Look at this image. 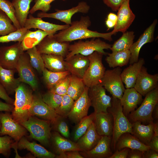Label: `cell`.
<instances>
[{"mask_svg": "<svg viewBox=\"0 0 158 158\" xmlns=\"http://www.w3.org/2000/svg\"><path fill=\"white\" fill-rule=\"evenodd\" d=\"M91 22L88 16H81L79 20L72 22L69 27L60 30L54 36L59 42H70L77 40L89 38H103L109 41L112 40V31L107 33H100L90 30L88 28Z\"/></svg>", "mask_w": 158, "mask_h": 158, "instance_id": "6da1fadb", "label": "cell"}, {"mask_svg": "<svg viewBox=\"0 0 158 158\" xmlns=\"http://www.w3.org/2000/svg\"><path fill=\"white\" fill-rule=\"evenodd\" d=\"M107 111L112 116L113 121V132L110 147L115 150L118 139L123 134L129 133L132 134V124L124 114L120 99L112 96L111 106Z\"/></svg>", "mask_w": 158, "mask_h": 158, "instance_id": "7a4b0ae2", "label": "cell"}, {"mask_svg": "<svg viewBox=\"0 0 158 158\" xmlns=\"http://www.w3.org/2000/svg\"><path fill=\"white\" fill-rule=\"evenodd\" d=\"M32 90L25 83H21L15 90V99L11 116L19 123L30 116L29 110L33 98Z\"/></svg>", "mask_w": 158, "mask_h": 158, "instance_id": "3957f363", "label": "cell"}, {"mask_svg": "<svg viewBox=\"0 0 158 158\" xmlns=\"http://www.w3.org/2000/svg\"><path fill=\"white\" fill-rule=\"evenodd\" d=\"M145 97L140 105L127 116L132 123L136 121L148 124L153 122L152 113L155 105L158 103V87Z\"/></svg>", "mask_w": 158, "mask_h": 158, "instance_id": "277c9868", "label": "cell"}, {"mask_svg": "<svg viewBox=\"0 0 158 158\" xmlns=\"http://www.w3.org/2000/svg\"><path fill=\"white\" fill-rule=\"evenodd\" d=\"M20 123L29 131L31 138L44 145H49L51 136L50 121L30 116Z\"/></svg>", "mask_w": 158, "mask_h": 158, "instance_id": "5b68a950", "label": "cell"}, {"mask_svg": "<svg viewBox=\"0 0 158 158\" xmlns=\"http://www.w3.org/2000/svg\"><path fill=\"white\" fill-rule=\"evenodd\" d=\"M103 55L95 51L87 56L90 64L82 78L86 87L90 88L99 84L103 77L106 71L102 62Z\"/></svg>", "mask_w": 158, "mask_h": 158, "instance_id": "8992f818", "label": "cell"}, {"mask_svg": "<svg viewBox=\"0 0 158 158\" xmlns=\"http://www.w3.org/2000/svg\"><path fill=\"white\" fill-rule=\"evenodd\" d=\"M111 46L99 38L85 41L80 40L70 44L68 52L65 59L68 58L77 54L88 56L95 51L102 52L105 55L107 54L104 50L110 49Z\"/></svg>", "mask_w": 158, "mask_h": 158, "instance_id": "52a82bcc", "label": "cell"}, {"mask_svg": "<svg viewBox=\"0 0 158 158\" xmlns=\"http://www.w3.org/2000/svg\"><path fill=\"white\" fill-rule=\"evenodd\" d=\"M122 69L119 67L106 70L99 84L111 95L120 99L126 89L121 77Z\"/></svg>", "mask_w": 158, "mask_h": 158, "instance_id": "ba28073f", "label": "cell"}, {"mask_svg": "<svg viewBox=\"0 0 158 158\" xmlns=\"http://www.w3.org/2000/svg\"><path fill=\"white\" fill-rule=\"evenodd\" d=\"M30 63L29 55L24 52L20 56L16 69L18 73V78L20 83L28 84L34 91L38 88V82Z\"/></svg>", "mask_w": 158, "mask_h": 158, "instance_id": "9c48e42d", "label": "cell"}, {"mask_svg": "<svg viewBox=\"0 0 158 158\" xmlns=\"http://www.w3.org/2000/svg\"><path fill=\"white\" fill-rule=\"evenodd\" d=\"M69 42H59L54 36L49 35L45 37L36 47L41 54H53L65 57L68 52Z\"/></svg>", "mask_w": 158, "mask_h": 158, "instance_id": "30bf717a", "label": "cell"}, {"mask_svg": "<svg viewBox=\"0 0 158 158\" xmlns=\"http://www.w3.org/2000/svg\"><path fill=\"white\" fill-rule=\"evenodd\" d=\"M0 136L8 135L17 142L26 133L25 128L8 113H0Z\"/></svg>", "mask_w": 158, "mask_h": 158, "instance_id": "8fae6325", "label": "cell"}, {"mask_svg": "<svg viewBox=\"0 0 158 158\" xmlns=\"http://www.w3.org/2000/svg\"><path fill=\"white\" fill-rule=\"evenodd\" d=\"M106 90L100 84L89 88L88 94L95 113H108L111 106V97L107 95Z\"/></svg>", "mask_w": 158, "mask_h": 158, "instance_id": "7c38bea8", "label": "cell"}, {"mask_svg": "<svg viewBox=\"0 0 158 158\" xmlns=\"http://www.w3.org/2000/svg\"><path fill=\"white\" fill-rule=\"evenodd\" d=\"M24 52L21 42L0 47V66L6 69H16L18 62Z\"/></svg>", "mask_w": 158, "mask_h": 158, "instance_id": "4fadbf2b", "label": "cell"}, {"mask_svg": "<svg viewBox=\"0 0 158 158\" xmlns=\"http://www.w3.org/2000/svg\"><path fill=\"white\" fill-rule=\"evenodd\" d=\"M90 8V6L86 2L82 1L79 2L77 6L70 9L66 10L56 9V12L51 13L41 12L38 13L37 16L41 18L55 19L70 25L72 22L71 18L74 14L77 13H87Z\"/></svg>", "mask_w": 158, "mask_h": 158, "instance_id": "5bb4252c", "label": "cell"}, {"mask_svg": "<svg viewBox=\"0 0 158 158\" xmlns=\"http://www.w3.org/2000/svg\"><path fill=\"white\" fill-rule=\"evenodd\" d=\"M158 87V74H149L147 68L142 67L138 76L134 88L142 96H145Z\"/></svg>", "mask_w": 158, "mask_h": 158, "instance_id": "9a60e30c", "label": "cell"}, {"mask_svg": "<svg viewBox=\"0 0 158 158\" xmlns=\"http://www.w3.org/2000/svg\"><path fill=\"white\" fill-rule=\"evenodd\" d=\"M89 88L86 87L80 96L75 101L71 110L67 117L72 122L77 124L87 116L91 103L88 94Z\"/></svg>", "mask_w": 158, "mask_h": 158, "instance_id": "2e32d148", "label": "cell"}, {"mask_svg": "<svg viewBox=\"0 0 158 158\" xmlns=\"http://www.w3.org/2000/svg\"><path fill=\"white\" fill-rule=\"evenodd\" d=\"M157 23V20L155 19L141 35L138 40L133 43L129 49L130 52V57L129 62L130 64L138 61L140 51L144 45L154 41L155 29Z\"/></svg>", "mask_w": 158, "mask_h": 158, "instance_id": "e0dca14e", "label": "cell"}, {"mask_svg": "<svg viewBox=\"0 0 158 158\" xmlns=\"http://www.w3.org/2000/svg\"><path fill=\"white\" fill-rule=\"evenodd\" d=\"M130 0H126L118 10L116 24L112 31L114 34L119 32H126L135 18L130 7Z\"/></svg>", "mask_w": 158, "mask_h": 158, "instance_id": "ac0fdd59", "label": "cell"}, {"mask_svg": "<svg viewBox=\"0 0 158 158\" xmlns=\"http://www.w3.org/2000/svg\"><path fill=\"white\" fill-rule=\"evenodd\" d=\"M29 113L30 116H38L51 122L54 120L57 115L55 110L43 101L42 96L39 94L33 95Z\"/></svg>", "mask_w": 158, "mask_h": 158, "instance_id": "d6986e66", "label": "cell"}, {"mask_svg": "<svg viewBox=\"0 0 158 158\" xmlns=\"http://www.w3.org/2000/svg\"><path fill=\"white\" fill-rule=\"evenodd\" d=\"M64 59L66 70L71 74L83 78L90 64L88 56L77 54Z\"/></svg>", "mask_w": 158, "mask_h": 158, "instance_id": "ffe728a7", "label": "cell"}, {"mask_svg": "<svg viewBox=\"0 0 158 158\" xmlns=\"http://www.w3.org/2000/svg\"><path fill=\"white\" fill-rule=\"evenodd\" d=\"M111 137L101 136L97 145L92 149L86 151H79L85 158H108L113 153L110 147Z\"/></svg>", "mask_w": 158, "mask_h": 158, "instance_id": "44dd1931", "label": "cell"}, {"mask_svg": "<svg viewBox=\"0 0 158 158\" xmlns=\"http://www.w3.org/2000/svg\"><path fill=\"white\" fill-rule=\"evenodd\" d=\"M142 97L134 87L125 89L120 100L123 112L126 117L141 104Z\"/></svg>", "mask_w": 158, "mask_h": 158, "instance_id": "7402d4cb", "label": "cell"}, {"mask_svg": "<svg viewBox=\"0 0 158 158\" xmlns=\"http://www.w3.org/2000/svg\"><path fill=\"white\" fill-rule=\"evenodd\" d=\"M69 26L67 24L60 25L46 22L41 18L35 17L30 14L26 20L23 27L27 30L37 28L54 35L56 31L66 29Z\"/></svg>", "mask_w": 158, "mask_h": 158, "instance_id": "603a6c76", "label": "cell"}, {"mask_svg": "<svg viewBox=\"0 0 158 158\" xmlns=\"http://www.w3.org/2000/svg\"><path fill=\"white\" fill-rule=\"evenodd\" d=\"M97 133L100 136L112 137L113 128V118L108 113H95L93 121Z\"/></svg>", "mask_w": 158, "mask_h": 158, "instance_id": "cb8c5ba5", "label": "cell"}, {"mask_svg": "<svg viewBox=\"0 0 158 158\" xmlns=\"http://www.w3.org/2000/svg\"><path fill=\"white\" fill-rule=\"evenodd\" d=\"M145 63L143 58L138 61L130 64L122 71L121 77L126 89L134 87L140 70Z\"/></svg>", "mask_w": 158, "mask_h": 158, "instance_id": "d4e9b609", "label": "cell"}, {"mask_svg": "<svg viewBox=\"0 0 158 158\" xmlns=\"http://www.w3.org/2000/svg\"><path fill=\"white\" fill-rule=\"evenodd\" d=\"M101 137L97 133L93 122L76 143L81 151H87L92 149L97 145Z\"/></svg>", "mask_w": 158, "mask_h": 158, "instance_id": "484cf974", "label": "cell"}, {"mask_svg": "<svg viewBox=\"0 0 158 158\" xmlns=\"http://www.w3.org/2000/svg\"><path fill=\"white\" fill-rule=\"evenodd\" d=\"M125 148L137 149L143 152L150 149L148 145L141 142L131 133H124L118 139L116 145L115 150H121Z\"/></svg>", "mask_w": 158, "mask_h": 158, "instance_id": "4316f807", "label": "cell"}, {"mask_svg": "<svg viewBox=\"0 0 158 158\" xmlns=\"http://www.w3.org/2000/svg\"><path fill=\"white\" fill-rule=\"evenodd\" d=\"M50 140H51L54 150L57 155L66 151H80L76 142L62 136L57 132L51 133Z\"/></svg>", "mask_w": 158, "mask_h": 158, "instance_id": "83f0119b", "label": "cell"}, {"mask_svg": "<svg viewBox=\"0 0 158 158\" xmlns=\"http://www.w3.org/2000/svg\"><path fill=\"white\" fill-rule=\"evenodd\" d=\"M132 135L145 145L149 144L154 134L155 123H150L147 125L141 123L140 121L132 123Z\"/></svg>", "mask_w": 158, "mask_h": 158, "instance_id": "f1b7e54d", "label": "cell"}, {"mask_svg": "<svg viewBox=\"0 0 158 158\" xmlns=\"http://www.w3.org/2000/svg\"><path fill=\"white\" fill-rule=\"evenodd\" d=\"M16 71V69H6L0 66V84L8 95L15 92L21 83L18 78L14 77V74Z\"/></svg>", "mask_w": 158, "mask_h": 158, "instance_id": "f546056e", "label": "cell"}, {"mask_svg": "<svg viewBox=\"0 0 158 158\" xmlns=\"http://www.w3.org/2000/svg\"><path fill=\"white\" fill-rule=\"evenodd\" d=\"M18 142L17 146L19 150L26 149L38 158L55 157L56 155L54 154L35 142L29 141L25 137H22Z\"/></svg>", "mask_w": 158, "mask_h": 158, "instance_id": "4dcf8cb0", "label": "cell"}, {"mask_svg": "<svg viewBox=\"0 0 158 158\" xmlns=\"http://www.w3.org/2000/svg\"><path fill=\"white\" fill-rule=\"evenodd\" d=\"M54 34L39 29L35 31L28 30L21 42L24 51L36 47L45 37Z\"/></svg>", "mask_w": 158, "mask_h": 158, "instance_id": "1f68e13d", "label": "cell"}, {"mask_svg": "<svg viewBox=\"0 0 158 158\" xmlns=\"http://www.w3.org/2000/svg\"><path fill=\"white\" fill-rule=\"evenodd\" d=\"M45 68L51 71L63 72L67 71L65 60L62 56L53 54H41Z\"/></svg>", "mask_w": 158, "mask_h": 158, "instance_id": "d6a6232c", "label": "cell"}, {"mask_svg": "<svg viewBox=\"0 0 158 158\" xmlns=\"http://www.w3.org/2000/svg\"><path fill=\"white\" fill-rule=\"evenodd\" d=\"M107 54L105 60L109 66L113 68L126 65L129 63L130 57L129 50L112 52Z\"/></svg>", "mask_w": 158, "mask_h": 158, "instance_id": "836d02e7", "label": "cell"}, {"mask_svg": "<svg viewBox=\"0 0 158 158\" xmlns=\"http://www.w3.org/2000/svg\"><path fill=\"white\" fill-rule=\"evenodd\" d=\"M33 0H12L15 15L20 26L23 28L29 12L30 4Z\"/></svg>", "mask_w": 158, "mask_h": 158, "instance_id": "e575fe53", "label": "cell"}, {"mask_svg": "<svg viewBox=\"0 0 158 158\" xmlns=\"http://www.w3.org/2000/svg\"><path fill=\"white\" fill-rule=\"evenodd\" d=\"M86 87L82 78L71 74L67 94L75 101L82 95Z\"/></svg>", "mask_w": 158, "mask_h": 158, "instance_id": "d590c367", "label": "cell"}, {"mask_svg": "<svg viewBox=\"0 0 158 158\" xmlns=\"http://www.w3.org/2000/svg\"><path fill=\"white\" fill-rule=\"evenodd\" d=\"M134 38V32L133 31L123 32L121 36L114 42L110 49L112 52L129 50L133 43Z\"/></svg>", "mask_w": 158, "mask_h": 158, "instance_id": "8d00e7d4", "label": "cell"}, {"mask_svg": "<svg viewBox=\"0 0 158 158\" xmlns=\"http://www.w3.org/2000/svg\"><path fill=\"white\" fill-rule=\"evenodd\" d=\"M42 73L44 82L49 90L61 80L70 74L68 71L54 72L49 71L45 68H44Z\"/></svg>", "mask_w": 158, "mask_h": 158, "instance_id": "74e56055", "label": "cell"}, {"mask_svg": "<svg viewBox=\"0 0 158 158\" xmlns=\"http://www.w3.org/2000/svg\"><path fill=\"white\" fill-rule=\"evenodd\" d=\"M95 113L94 112L88 116L82 118L78 123L75 128L73 133V141L76 142L87 131L88 128L93 122Z\"/></svg>", "mask_w": 158, "mask_h": 158, "instance_id": "f35d334b", "label": "cell"}, {"mask_svg": "<svg viewBox=\"0 0 158 158\" xmlns=\"http://www.w3.org/2000/svg\"><path fill=\"white\" fill-rule=\"evenodd\" d=\"M26 53L29 55L31 64L34 68L38 73H42L45 68L44 61L41 54L38 51L36 47L26 50Z\"/></svg>", "mask_w": 158, "mask_h": 158, "instance_id": "ab89813d", "label": "cell"}, {"mask_svg": "<svg viewBox=\"0 0 158 158\" xmlns=\"http://www.w3.org/2000/svg\"><path fill=\"white\" fill-rule=\"evenodd\" d=\"M8 17L0 9V36L8 35L17 29Z\"/></svg>", "mask_w": 158, "mask_h": 158, "instance_id": "60d3db41", "label": "cell"}, {"mask_svg": "<svg viewBox=\"0 0 158 158\" xmlns=\"http://www.w3.org/2000/svg\"><path fill=\"white\" fill-rule=\"evenodd\" d=\"M0 9L8 17L17 29L22 28L15 16V9L12 2L8 0H0Z\"/></svg>", "mask_w": 158, "mask_h": 158, "instance_id": "b9f144b4", "label": "cell"}, {"mask_svg": "<svg viewBox=\"0 0 158 158\" xmlns=\"http://www.w3.org/2000/svg\"><path fill=\"white\" fill-rule=\"evenodd\" d=\"M64 117L57 114L54 120L51 122L54 129L64 137L68 138L70 136L69 128Z\"/></svg>", "mask_w": 158, "mask_h": 158, "instance_id": "7bdbcfd3", "label": "cell"}, {"mask_svg": "<svg viewBox=\"0 0 158 158\" xmlns=\"http://www.w3.org/2000/svg\"><path fill=\"white\" fill-rule=\"evenodd\" d=\"M74 102L68 95H64L60 105L55 110L56 113L64 117H67L71 110Z\"/></svg>", "mask_w": 158, "mask_h": 158, "instance_id": "ee69618b", "label": "cell"}, {"mask_svg": "<svg viewBox=\"0 0 158 158\" xmlns=\"http://www.w3.org/2000/svg\"><path fill=\"white\" fill-rule=\"evenodd\" d=\"M43 101L50 107L55 110L60 105L63 96L48 91L42 96Z\"/></svg>", "mask_w": 158, "mask_h": 158, "instance_id": "f6af8a7d", "label": "cell"}, {"mask_svg": "<svg viewBox=\"0 0 158 158\" xmlns=\"http://www.w3.org/2000/svg\"><path fill=\"white\" fill-rule=\"evenodd\" d=\"M28 30L24 27L17 29L9 34L0 36V43H4L11 42H21Z\"/></svg>", "mask_w": 158, "mask_h": 158, "instance_id": "bcb514c9", "label": "cell"}, {"mask_svg": "<svg viewBox=\"0 0 158 158\" xmlns=\"http://www.w3.org/2000/svg\"><path fill=\"white\" fill-rule=\"evenodd\" d=\"M70 74L60 80L49 90V91L62 96L67 94L69 84Z\"/></svg>", "mask_w": 158, "mask_h": 158, "instance_id": "7dc6e473", "label": "cell"}, {"mask_svg": "<svg viewBox=\"0 0 158 158\" xmlns=\"http://www.w3.org/2000/svg\"><path fill=\"white\" fill-rule=\"evenodd\" d=\"M55 0H35V4L29 11V13L32 14L38 10L47 12L50 10L51 3Z\"/></svg>", "mask_w": 158, "mask_h": 158, "instance_id": "c3c4849f", "label": "cell"}, {"mask_svg": "<svg viewBox=\"0 0 158 158\" xmlns=\"http://www.w3.org/2000/svg\"><path fill=\"white\" fill-rule=\"evenodd\" d=\"M11 138L8 135H0V154L5 157L8 156L13 143Z\"/></svg>", "mask_w": 158, "mask_h": 158, "instance_id": "681fc988", "label": "cell"}, {"mask_svg": "<svg viewBox=\"0 0 158 158\" xmlns=\"http://www.w3.org/2000/svg\"><path fill=\"white\" fill-rule=\"evenodd\" d=\"M57 158H84L79 151L71 150L66 151L56 156Z\"/></svg>", "mask_w": 158, "mask_h": 158, "instance_id": "f907efd6", "label": "cell"}, {"mask_svg": "<svg viewBox=\"0 0 158 158\" xmlns=\"http://www.w3.org/2000/svg\"><path fill=\"white\" fill-rule=\"evenodd\" d=\"M126 0H103L104 3L114 11L118 10Z\"/></svg>", "mask_w": 158, "mask_h": 158, "instance_id": "816d5d0a", "label": "cell"}, {"mask_svg": "<svg viewBox=\"0 0 158 158\" xmlns=\"http://www.w3.org/2000/svg\"><path fill=\"white\" fill-rule=\"evenodd\" d=\"M0 98L4 100L6 102L12 104H14V99L10 97L6 91L0 84Z\"/></svg>", "mask_w": 158, "mask_h": 158, "instance_id": "f5cc1de1", "label": "cell"}, {"mask_svg": "<svg viewBox=\"0 0 158 158\" xmlns=\"http://www.w3.org/2000/svg\"><path fill=\"white\" fill-rule=\"evenodd\" d=\"M130 149L124 148L123 150H116V151L108 158H126Z\"/></svg>", "mask_w": 158, "mask_h": 158, "instance_id": "db71d44e", "label": "cell"}, {"mask_svg": "<svg viewBox=\"0 0 158 158\" xmlns=\"http://www.w3.org/2000/svg\"><path fill=\"white\" fill-rule=\"evenodd\" d=\"M127 158H143V152L137 149H130Z\"/></svg>", "mask_w": 158, "mask_h": 158, "instance_id": "11a10c76", "label": "cell"}, {"mask_svg": "<svg viewBox=\"0 0 158 158\" xmlns=\"http://www.w3.org/2000/svg\"><path fill=\"white\" fill-rule=\"evenodd\" d=\"M148 146L150 149L158 152V134L154 133Z\"/></svg>", "mask_w": 158, "mask_h": 158, "instance_id": "9f6ffc18", "label": "cell"}, {"mask_svg": "<svg viewBox=\"0 0 158 158\" xmlns=\"http://www.w3.org/2000/svg\"><path fill=\"white\" fill-rule=\"evenodd\" d=\"M158 152L150 149L143 152V158H158Z\"/></svg>", "mask_w": 158, "mask_h": 158, "instance_id": "6f0895ef", "label": "cell"}, {"mask_svg": "<svg viewBox=\"0 0 158 158\" xmlns=\"http://www.w3.org/2000/svg\"><path fill=\"white\" fill-rule=\"evenodd\" d=\"M13 108L12 104L4 102L0 100V111H12Z\"/></svg>", "mask_w": 158, "mask_h": 158, "instance_id": "680465c9", "label": "cell"}, {"mask_svg": "<svg viewBox=\"0 0 158 158\" xmlns=\"http://www.w3.org/2000/svg\"><path fill=\"white\" fill-rule=\"evenodd\" d=\"M116 24V22L113 20L107 18L105 21L106 25L108 29L114 27Z\"/></svg>", "mask_w": 158, "mask_h": 158, "instance_id": "91938a15", "label": "cell"}, {"mask_svg": "<svg viewBox=\"0 0 158 158\" xmlns=\"http://www.w3.org/2000/svg\"><path fill=\"white\" fill-rule=\"evenodd\" d=\"M152 117L154 119L156 120L158 118V103L155 106L152 113Z\"/></svg>", "mask_w": 158, "mask_h": 158, "instance_id": "94428289", "label": "cell"}, {"mask_svg": "<svg viewBox=\"0 0 158 158\" xmlns=\"http://www.w3.org/2000/svg\"><path fill=\"white\" fill-rule=\"evenodd\" d=\"M1 121L0 120V128H1Z\"/></svg>", "mask_w": 158, "mask_h": 158, "instance_id": "6125c7cd", "label": "cell"}, {"mask_svg": "<svg viewBox=\"0 0 158 158\" xmlns=\"http://www.w3.org/2000/svg\"><path fill=\"white\" fill-rule=\"evenodd\" d=\"M62 0V1H66L67 0Z\"/></svg>", "mask_w": 158, "mask_h": 158, "instance_id": "be15d7a7", "label": "cell"}]
</instances>
